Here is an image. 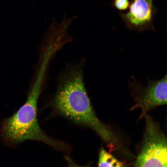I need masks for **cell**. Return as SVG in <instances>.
Listing matches in <instances>:
<instances>
[{
    "label": "cell",
    "mask_w": 167,
    "mask_h": 167,
    "mask_svg": "<svg viewBox=\"0 0 167 167\" xmlns=\"http://www.w3.org/2000/svg\"><path fill=\"white\" fill-rule=\"evenodd\" d=\"M57 90L54 104L59 112L93 129L109 147L117 145V138L100 121L92 110L80 69L74 68L68 72Z\"/></svg>",
    "instance_id": "6da1fadb"
},
{
    "label": "cell",
    "mask_w": 167,
    "mask_h": 167,
    "mask_svg": "<svg viewBox=\"0 0 167 167\" xmlns=\"http://www.w3.org/2000/svg\"><path fill=\"white\" fill-rule=\"evenodd\" d=\"M42 79L37 78L28 93L25 103L11 116L4 119L1 127L2 139L10 146L28 140L40 141L59 149L65 144L47 136L40 127L37 117V103Z\"/></svg>",
    "instance_id": "7a4b0ae2"
},
{
    "label": "cell",
    "mask_w": 167,
    "mask_h": 167,
    "mask_svg": "<svg viewBox=\"0 0 167 167\" xmlns=\"http://www.w3.org/2000/svg\"><path fill=\"white\" fill-rule=\"evenodd\" d=\"M145 130L142 147L135 167H167V138L148 115L145 116Z\"/></svg>",
    "instance_id": "3957f363"
},
{
    "label": "cell",
    "mask_w": 167,
    "mask_h": 167,
    "mask_svg": "<svg viewBox=\"0 0 167 167\" xmlns=\"http://www.w3.org/2000/svg\"><path fill=\"white\" fill-rule=\"evenodd\" d=\"M129 87L135 102L131 109L140 108L141 113L139 118L147 112L157 106L167 104V75L156 80L147 79V84L144 87L133 76Z\"/></svg>",
    "instance_id": "277c9868"
},
{
    "label": "cell",
    "mask_w": 167,
    "mask_h": 167,
    "mask_svg": "<svg viewBox=\"0 0 167 167\" xmlns=\"http://www.w3.org/2000/svg\"><path fill=\"white\" fill-rule=\"evenodd\" d=\"M128 11L120 12L121 17L127 27L140 32L148 29L155 30L153 25L157 8L153 0H131Z\"/></svg>",
    "instance_id": "5b68a950"
},
{
    "label": "cell",
    "mask_w": 167,
    "mask_h": 167,
    "mask_svg": "<svg viewBox=\"0 0 167 167\" xmlns=\"http://www.w3.org/2000/svg\"><path fill=\"white\" fill-rule=\"evenodd\" d=\"M98 165L99 166L122 167L123 164L103 148L100 151Z\"/></svg>",
    "instance_id": "8992f818"
},
{
    "label": "cell",
    "mask_w": 167,
    "mask_h": 167,
    "mask_svg": "<svg viewBox=\"0 0 167 167\" xmlns=\"http://www.w3.org/2000/svg\"><path fill=\"white\" fill-rule=\"evenodd\" d=\"M130 0H114L113 4L116 8L120 11H125L128 9L130 4Z\"/></svg>",
    "instance_id": "52a82bcc"
}]
</instances>
